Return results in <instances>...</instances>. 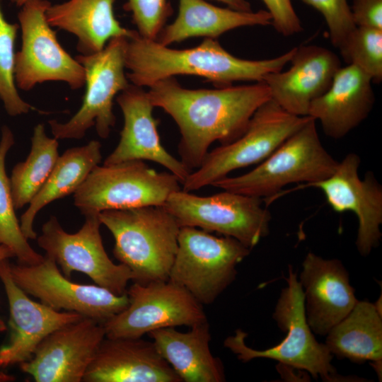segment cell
<instances>
[{
	"label": "cell",
	"instance_id": "cell-24",
	"mask_svg": "<svg viewBox=\"0 0 382 382\" xmlns=\"http://www.w3.org/2000/svg\"><path fill=\"white\" fill-rule=\"evenodd\" d=\"M271 24L272 17L267 10L240 11L205 0H178L175 21L165 25L155 40L169 46L192 37L216 39L241 27Z\"/></svg>",
	"mask_w": 382,
	"mask_h": 382
},
{
	"label": "cell",
	"instance_id": "cell-8",
	"mask_svg": "<svg viewBox=\"0 0 382 382\" xmlns=\"http://www.w3.org/2000/svg\"><path fill=\"white\" fill-rule=\"evenodd\" d=\"M310 118L290 114L270 99L255 112L239 138L208 152L182 184L183 190L212 185L235 170L262 162Z\"/></svg>",
	"mask_w": 382,
	"mask_h": 382
},
{
	"label": "cell",
	"instance_id": "cell-10",
	"mask_svg": "<svg viewBox=\"0 0 382 382\" xmlns=\"http://www.w3.org/2000/svg\"><path fill=\"white\" fill-rule=\"evenodd\" d=\"M163 207L180 227L199 228L233 238L250 249L270 233L271 214L262 199L223 190L198 196L180 190L173 192Z\"/></svg>",
	"mask_w": 382,
	"mask_h": 382
},
{
	"label": "cell",
	"instance_id": "cell-9",
	"mask_svg": "<svg viewBox=\"0 0 382 382\" xmlns=\"http://www.w3.org/2000/svg\"><path fill=\"white\" fill-rule=\"evenodd\" d=\"M127 37L110 40L99 52L76 57L85 69L86 91L79 110L64 123L48 122L57 139H79L91 127L106 139L115 124L113 100L131 84L125 72Z\"/></svg>",
	"mask_w": 382,
	"mask_h": 382
},
{
	"label": "cell",
	"instance_id": "cell-17",
	"mask_svg": "<svg viewBox=\"0 0 382 382\" xmlns=\"http://www.w3.org/2000/svg\"><path fill=\"white\" fill-rule=\"evenodd\" d=\"M8 260L0 263V279L9 307L10 330L7 343L0 347V369L28 361L49 334L83 317L74 312L54 310L30 299L13 280Z\"/></svg>",
	"mask_w": 382,
	"mask_h": 382
},
{
	"label": "cell",
	"instance_id": "cell-18",
	"mask_svg": "<svg viewBox=\"0 0 382 382\" xmlns=\"http://www.w3.org/2000/svg\"><path fill=\"white\" fill-rule=\"evenodd\" d=\"M298 279L308 324L318 335L325 336L358 301L348 272L340 260L325 259L309 252Z\"/></svg>",
	"mask_w": 382,
	"mask_h": 382
},
{
	"label": "cell",
	"instance_id": "cell-1",
	"mask_svg": "<svg viewBox=\"0 0 382 382\" xmlns=\"http://www.w3.org/2000/svg\"><path fill=\"white\" fill-rule=\"evenodd\" d=\"M154 107L163 109L175 122L180 133L178 154L192 172L198 168L215 141L227 144L246 130L255 112L271 99L263 81L214 89H189L175 77L149 87Z\"/></svg>",
	"mask_w": 382,
	"mask_h": 382
},
{
	"label": "cell",
	"instance_id": "cell-5",
	"mask_svg": "<svg viewBox=\"0 0 382 382\" xmlns=\"http://www.w3.org/2000/svg\"><path fill=\"white\" fill-rule=\"evenodd\" d=\"M337 161L323 146L311 117L253 170L238 176H226L212 186L236 193L270 199L286 185L307 184L329 177Z\"/></svg>",
	"mask_w": 382,
	"mask_h": 382
},
{
	"label": "cell",
	"instance_id": "cell-12",
	"mask_svg": "<svg viewBox=\"0 0 382 382\" xmlns=\"http://www.w3.org/2000/svg\"><path fill=\"white\" fill-rule=\"evenodd\" d=\"M82 227L74 233L65 231L57 219L52 216L42 226L36 238L45 256L60 267L62 274L70 278L74 272L86 274L96 285L121 295L126 293L132 281L130 270L114 263L108 257L102 241L98 214L85 215Z\"/></svg>",
	"mask_w": 382,
	"mask_h": 382
},
{
	"label": "cell",
	"instance_id": "cell-31",
	"mask_svg": "<svg viewBox=\"0 0 382 382\" xmlns=\"http://www.w3.org/2000/svg\"><path fill=\"white\" fill-rule=\"evenodd\" d=\"M347 64L357 66L372 79L382 80V29L356 26L339 49Z\"/></svg>",
	"mask_w": 382,
	"mask_h": 382
},
{
	"label": "cell",
	"instance_id": "cell-19",
	"mask_svg": "<svg viewBox=\"0 0 382 382\" xmlns=\"http://www.w3.org/2000/svg\"><path fill=\"white\" fill-rule=\"evenodd\" d=\"M288 70L267 74L263 82L271 99L287 112L308 116L311 103L329 88L341 62L332 51L317 45L296 47Z\"/></svg>",
	"mask_w": 382,
	"mask_h": 382
},
{
	"label": "cell",
	"instance_id": "cell-33",
	"mask_svg": "<svg viewBox=\"0 0 382 382\" xmlns=\"http://www.w3.org/2000/svg\"><path fill=\"white\" fill-rule=\"evenodd\" d=\"M323 16L330 39L338 50L356 28L347 0H301Z\"/></svg>",
	"mask_w": 382,
	"mask_h": 382
},
{
	"label": "cell",
	"instance_id": "cell-29",
	"mask_svg": "<svg viewBox=\"0 0 382 382\" xmlns=\"http://www.w3.org/2000/svg\"><path fill=\"white\" fill-rule=\"evenodd\" d=\"M14 143L12 131L4 125L0 139V243L11 250L18 263L33 265L42 262L44 256L33 250L21 229L15 212L10 178L5 169L6 154Z\"/></svg>",
	"mask_w": 382,
	"mask_h": 382
},
{
	"label": "cell",
	"instance_id": "cell-27",
	"mask_svg": "<svg viewBox=\"0 0 382 382\" xmlns=\"http://www.w3.org/2000/svg\"><path fill=\"white\" fill-rule=\"evenodd\" d=\"M325 336V345L338 359L357 364L382 361L381 311L374 303L358 300Z\"/></svg>",
	"mask_w": 382,
	"mask_h": 382
},
{
	"label": "cell",
	"instance_id": "cell-38",
	"mask_svg": "<svg viewBox=\"0 0 382 382\" xmlns=\"http://www.w3.org/2000/svg\"><path fill=\"white\" fill-rule=\"evenodd\" d=\"M28 0H11L16 6L21 7Z\"/></svg>",
	"mask_w": 382,
	"mask_h": 382
},
{
	"label": "cell",
	"instance_id": "cell-3",
	"mask_svg": "<svg viewBox=\"0 0 382 382\" xmlns=\"http://www.w3.org/2000/svg\"><path fill=\"white\" fill-rule=\"evenodd\" d=\"M98 216L113 236L114 256L130 270L132 281L168 279L180 226L163 206L105 210Z\"/></svg>",
	"mask_w": 382,
	"mask_h": 382
},
{
	"label": "cell",
	"instance_id": "cell-7",
	"mask_svg": "<svg viewBox=\"0 0 382 382\" xmlns=\"http://www.w3.org/2000/svg\"><path fill=\"white\" fill-rule=\"evenodd\" d=\"M170 172H158L144 161L96 166L74 193V205L85 216L105 210L163 206L181 190Z\"/></svg>",
	"mask_w": 382,
	"mask_h": 382
},
{
	"label": "cell",
	"instance_id": "cell-15",
	"mask_svg": "<svg viewBox=\"0 0 382 382\" xmlns=\"http://www.w3.org/2000/svg\"><path fill=\"white\" fill-rule=\"evenodd\" d=\"M360 163V157L349 153L329 177L304 187L320 189L335 212L349 211L355 214L358 220L356 247L361 255L367 256L378 246L382 236V187L371 172L363 180L359 178Z\"/></svg>",
	"mask_w": 382,
	"mask_h": 382
},
{
	"label": "cell",
	"instance_id": "cell-13",
	"mask_svg": "<svg viewBox=\"0 0 382 382\" xmlns=\"http://www.w3.org/2000/svg\"><path fill=\"white\" fill-rule=\"evenodd\" d=\"M125 309L103 323L108 337H142L170 327H192L207 320L203 306L187 291L168 280L134 282Z\"/></svg>",
	"mask_w": 382,
	"mask_h": 382
},
{
	"label": "cell",
	"instance_id": "cell-21",
	"mask_svg": "<svg viewBox=\"0 0 382 382\" xmlns=\"http://www.w3.org/2000/svg\"><path fill=\"white\" fill-rule=\"evenodd\" d=\"M83 381L182 382L151 340L106 336L87 369Z\"/></svg>",
	"mask_w": 382,
	"mask_h": 382
},
{
	"label": "cell",
	"instance_id": "cell-2",
	"mask_svg": "<svg viewBox=\"0 0 382 382\" xmlns=\"http://www.w3.org/2000/svg\"><path fill=\"white\" fill-rule=\"evenodd\" d=\"M295 50L271 59H245L227 52L216 39L204 38L196 47L176 50L132 30L127 37L125 67L129 82L141 88L178 75L204 78L219 88L235 81H262L267 74L282 70Z\"/></svg>",
	"mask_w": 382,
	"mask_h": 382
},
{
	"label": "cell",
	"instance_id": "cell-34",
	"mask_svg": "<svg viewBox=\"0 0 382 382\" xmlns=\"http://www.w3.org/2000/svg\"><path fill=\"white\" fill-rule=\"evenodd\" d=\"M272 17V25L289 37L302 31V25L291 0H262Z\"/></svg>",
	"mask_w": 382,
	"mask_h": 382
},
{
	"label": "cell",
	"instance_id": "cell-14",
	"mask_svg": "<svg viewBox=\"0 0 382 382\" xmlns=\"http://www.w3.org/2000/svg\"><path fill=\"white\" fill-rule=\"evenodd\" d=\"M9 270L14 282L42 303L57 311L77 313L102 324L129 303L127 293L118 295L98 285L71 282L45 255L33 265L9 262Z\"/></svg>",
	"mask_w": 382,
	"mask_h": 382
},
{
	"label": "cell",
	"instance_id": "cell-6",
	"mask_svg": "<svg viewBox=\"0 0 382 382\" xmlns=\"http://www.w3.org/2000/svg\"><path fill=\"white\" fill-rule=\"evenodd\" d=\"M236 239L196 227H180L168 280L202 306L212 303L235 280L236 267L250 253Z\"/></svg>",
	"mask_w": 382,
	"mask_h": 382
},
{
	"label": "cell",
	"instance_id": "cell-20",
	"mask_svg": "<svg viewBox=\"0 0 382 382\" xmlns=\"http://www.w3.org/2000/svg\"><path fill=\"white\" fill-rule=\"evenodd\" d=\"M116 100L123 114L124 125L118 144L103 164L151 161L167 168L182 185L191 172L161 144L158 121L153 115L154 107L147 91L131 83L119 93Z\"/></svg>",
	"mask_w": 382,
	"mask_h": 382
},
{
	"label": "cell",
	"instance_id": "cell-16",
	"mask_svg": "<svg viewBox=\"0 0 382 382\" xmlns=\"http://www.w3.org/2000/svg\"><path fill=\"white\" fill-rule=\"evenodd\" d=\"M105 337L103 324L83 317L49 334L20 367L36 382L83 381Z\"/></svg>",
	"mask_w": 382,
	"mask_h": 382
},
{
	"label": "cell",
	"instance_id": "cell-25",
	"mask_svg": "<svg viewBox=\"0 0 382 382\" xmlns=\"http://www.w3.org/2000/svg\"><path fill=\"white\" fill-rule=\"evenodd\" d=\"M115 0H68L49 6L46 18L52 27L74 35L77 50L90 54L103 50L117 37H128L132 30L121 25L115 16Z\"/></svg>",
	"mask_w": 382,
	"mask_h": 382
},
{
	"label": "cell",
	"instance_id": "cell-32",
	"mask_svg": "<svg viewBox=\"0 0 382 382\" xmlns=\"http://www.w3.org/2000/svg\"><path fill=\"white\" fill-rule=\"evenodd\" d=\"M125 7L131 12L138 33L151 40L156 39L173 12L168 0H127Z\"/></svg>",
	"mask_w": 382,
	"mask_h": 382
},
{
	"label": "cell",
	"instance_id": "cell-22",
	"mask_svg": "<svg viewBox=\"0 0 382 382\" xmlns=\"http://www.w3.org/2000/svg\"><path fill=\"white\" fill-rule=\"evenodd\" d=\"M371 78L353 64L340 67L326 92L311 105L308 116L326 136L338 139L359 126L375 102Z\"/></svg>",
	"mask_w": 382,
	"mask_h": 382
},
{
	"label": "cell",
	"instance_id": "cell-30",
	"mask_svg": "<svg viewBox=\"0 0 382 382\" xmlns=\"http://www.w3.org/2000/svg\"><path fill=\"white\" fill-rule=\"evenodd\" d=\"M19 25L6 21L0 0V99L11 117L36 108L19 95L15 81V42Z\"/></svg>",
	"mask_w": 382,
	"mask_h": 382
},
{
	"label": "cell",
	"instance_id": "cell-35",
	"mask_svg": "<svg viewBox=\"0 0 382 382\" xmlns=\"http://www.w3.org/2000/svg\"><path fill=\"white\" fill-rule=\"evenodd\" d=\"M350 8L357 26L382 29V0H353Z\"/></svg>",
	"mask_w": 382,
	"mask_h": 382
},
{
	"label": "cell",
	"instance_id": "cell-4",
	"mask_svg": "<svg viewBox=\"0 0 382 382\" xmlns=\"http://www.w3.org/2000/svg\"><path fill=\"white\" fill-rule=\"evenodd\" d=\"M287 284L279 295L272 318L285 337L274 347L257 350L245 343L248 334L237 329L226 337L225 347L241 362L257 358L273 359L279 364L308 372L313 378L336 381L340 379L332 365V355L325 344L318 342L309 327L304 308L303 293L297 274L291 265L286 279Z\"/></svg>",
	"mask_w": 382,
	"mask_h": 382
},
{
	"label": "cell",
	"instance_id": "cell-26",
	"mask_svg": "<svg viewBox=\"0 0 382 382\" xmlns=\"http://www.w3.org/2000/svg\"><path fill=\"white\" fill-rule=\"evenodd\" d=\"M101 159V144L96 140L69 149L59 156L45 184L21 216V229L28 240L37 238L33 221L37 213L52 202L74 193Z\"/></svg>",
	"mask_w": 382,
	"mask_h": 382
},
{
	"label": "cell",
	"instance_id": "cell-11",
	"mask_svg": "<svg viewBox=\"0 0 382 382\" xmlns=\"http://www.w3.org/2000/svg\"><path fill=\"white\" fill-rule=\"evenodd\" d=\"M48 0H28L18 13L21 50L16 53L17 88L30 91L46 81L66 82L71 89L85 85V69L60 45L46 18Z\"/></svg>",
	"mask_w": 382,
	"mask_h": 382
},
{
	"label": "cell",
	"instance_id": "cell-28",
	"mask_svg": "<svg viewBox=\"0 0 382 382\" xmlns=\"http://www.w3.org/2000/svg\"><path fill=\"white\" fill-rule=\"evenodd\" d=\"M57 140L46 134L43 124L35 127L30 153L13 167L10 178L16 210L30 203L51 173L59 156Z\"/></svg>",
	"mask_w": 382,
	"mask_h": 382
},
{
	"label": "cell",
	"instance_id": "cell-37",
	"mask_svg": "<svg viewBox=\"0 0 382 382\" xmlns=\"http://www.w3.org/2000/svg\"><path fill=\"white\" fill-rule=\"evenodd\" d=\"M12 257H14V255L11 250L5 245L0 243V263ZM6 328V325L0 316V331H4Z\"/></svg>",
	"mask_w": 382,
	"mask_h": 382
},
{
	"label": "cell",
	"instance_id": "cell-23",
	"mask_svg": "<svg viewBox=\"0 0 382 382\" xmlns=\"http://www.w3.org/2000/svg\"><path fill=\"white\" fill-rule=\"evenodd\" d=\"M148 335L182 382L226 381L222 362L209 348L212 337L207 320L185 332L170 327L151 331Z\"/></svg>",
	"mask_w": 382,
	"mask_h": 382
},
{
	"label": "cell",
	"instance_id": "cell-36",
	"mask_svg": "<svg viewBox=\"0 0 382 382\" xmlns=\"http://www.w3.org/2000/svg\"><path fill=\"white\" fill-rule=\"evenodd\" d=\"M221 2L227 7L240 11H252L250 2L248 0H214Z\"/></svg>",
	"mask_w": 382,
	"mask_h": 382
}]
</instances>
